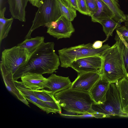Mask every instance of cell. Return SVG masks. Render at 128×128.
<instances>
[{
	"mask_svg": "<svg viewBox=\"0 0 128 128\" xmlns=\"http://www.w3.org/2000/svg\"><path fill=\"white\" fill-rule=\"evenodd\" d=\"M101 77L110 83H116L125 77L124 62L117 42L106 50L102 55Z\"/></svg>",
	"mask_w": 128,
	"mask_h": 128,
	"instance_id": "4",
	"label": "cell"
},
{
	"mask_svg": "<svg viewBox=\"0 0 128 128\" xmlns=\"http://www.w3.org/2000/svg\"><path fill=\"white\" fill-rule=\"evenodd\" d=\"M38 8L25 39L31 38V33L35 29L40 26L47 28L51 22L57 21L62 16L58 0H41Z\"/></svg>",
	"mask_w": 128,
	"mask_h": 128,
	"instance_id": "7",
	"label": "cell"
},
{
	"mask_svg": "<svg viewBox=\"0 0 128 128\" xmlns=\"http://www.w3.org/2000/svg\"><path fill=\"white\" fill-rule=\"evenodd\" d=\"M14 82L20 92L28 102L35 105L47 114L50 113H56L54 110L38 98L32 90L26 87L21 82L16 80Z\"/></svg>",
	"mask_w": 128,
	"mask_h": 128,
	"instance_id": "11",
	"label": "cell"
},
{
	"mask_svg": "<svg viewBox=\"0 0 128 128\" xmlns=\"http://www.w3.org/2000/svg\"><path fill=\"white\" fill-rule=\"evenodd\" d=\"M103 59L102 56H95L80 58L72 62L70 67L78 74L88 72H98L101 75Z\"/></svg>",
	"mask_w": 128,
	"mask_h": 128,
	"instance_id": "8",
	"label": "cell"
},
{
	"mask_svg": "<svg viewBox=\"0 0 128 128\" xmlns=\"http://www.w3.org/2000/svg\"><path fill=\"white\" fill-rule=\"evenodd\" d=\"M102 26L103 30L106 38L105 40L106 41L109 37L112 36L114 30L117 29L121 25L112 18H110L102 20L99 22Z\"/></svg>",
	"mask_w": 128,
	"mask_h": 128,
	"instance_id": "23",
	"label": "cell"
},
{
	"mask_svg": "<svg viewBox=\"0 0 128 128\" xmlns=\"http://www.w3.org/2000/svg\"><path fill=\"white\" fill-rule=\"evenodd\" d=\"M31 54L26 50L17 46L5 49L2 51L0 68L5 84L12 86L15 84L13 74L26 63Z\"/></svg>",
	"mask_w": 128,
	"mask_h": 128,
	"instance_id": "3",
	"label": "cell"
},
{
	"mask_svg": "<svg viewBox=\"0 0 128 128\" xmlns=\"http://www.w3.org/2000/svg\"><path fill=\"white\" fill-rule=\"evenodd\" d=\"M88 8L90 13V16L94 14L96 12L98 6L95 0H85Z\"/></svg>",
	"mask_w": 128,
	"mask_h": 128,
	"instance_id": "25",
	"label": "cell"
},
{
	"mask_svg": "<svg viewBox=\"0 0 128 128\" xmlns=\"http://www.w3.org/2000/svg\"><path fill=\"white\" fill-rule=\"evenodd\" d=\"M43 36H37L34 38H26L17 46L25 49L30 54L32 53L44 42Z\"/></svg>",
	"mask_w": 128,
	"mask_h": 128,
	"instance_id": "21",
	"label": "cell"
},
{
	"mask_svg": "<svg viewBox=\"0 0 128 128\" xmlns=\"http://www.w3.org/2000/svg\"><path fill=\"white\" fill-rule=\"evenodd\" d=\"M6 8H4L0 11V44L2 40L6 38L11 29L14 18L12 16L7 18L4 17Z\"/></svg>",
	"mask_w": 128,
	"mask_h": 128,
	"instance_id": "20",
	"label": "cell"
},
{
	"mask_svg": "<svg viewBox=\"0 0 128 128\" xmlns=\"http://www.w3.org/2000/svg\"><path fill=\"white\" fill-rule=\"evenodd\" d=\"M72 83L68 77L52 74L47 78L45 88L54 95L58 92L70 88Z\"/></svg>",
	"mask_w": 128,
	"mask_h": 128,
	"instance_id": "12",
	"label": "cell"
},
{
	"mask_svg": "<svg viewBox=\"0 0 128 128\" xmlns=\"http://www.w3.org/2000/svg\"><path fill=\"white\" fill-rule=\"evenodd\" d=\"M125 16L126 19L124 22V26L128 32V15L125 14Z\"/></svg>",
	"mask_w": 128,
	"mask_h": 128,
	"instance_id": "30",
	"label": "cell"
},
{
	"mask_svg": "<svg viewBox=\"0 0 128 128\" xmlns=\"http://www.w3.org/2000/svg\"><path fill=\"white\" fill-rule=\"evenodd\" d=\"M41 0H29L31 4L34 6L38 8L40 4Z\"/></svg>",
	"mask_w": 128,
	"mask_h": 128,
	"instance_id": "29",
	"label": "cell"
},
{
	"mask_svg": "<svg viewBox=\"0 0 128 128\" xmlns=\"http://www.w3.org/2000/svg\"><path fill=\"white\" fill-rule=\"evenodd\" d=\"M116 84L119 92L123 113H128V80L124 77Z\"/></svg>",
	"mask_w": 128,
	"mask_h": 128,
	"instance_id": "19",
	"label": "cell"
},
{
	"mask_svg": "<svg viewBox=\"0 0 128 128\" xmlns=\"http://www.w3.org/2000/svg\"><path fill=\"white\" fill-rule=\"evenodd\" d=\"M65 0L71 7L78 11V9L77 0Z\"/></svg>",
	"mask_w": 128,
	"mask_h": 128,
	"instance_id": "27",
	"label": "cell"
},
{
	"mask_svg": "<svg viewBox=\"0 0 128 128\" xmlns=\"http://www.w3.org/2000/svg\"><path fill=\"white\" fill-rule=\"evenodd\" d=\"M106 41L105 40L104 41L96 40L92 44V47L93 48L97 49L101 48L102 46L103 42Z\"/></svg>",
	"mask_w": 128,
	"mask_h": 128,
	"instance_id": "28",
	"label": "cell"
},
{
	"mask_svg": "<svg viewBox=\"0 0 128 128\" xmlns=\"http://www.w3.org/2000/svg\"><path fill=\"white\" fill-rule=\"evenodd\" d=\"M53 42H44L32 53L28 61L14 74V81L27 72L42 74H52L60 65L59 56L55 52Z\"/></svg>",
	"mask_w": 128,
	"mask_h": 128,
	"instance_id": "1",
	"label": "cell"
},
{
	"mask_svg": "<svg viewBox=\"0 0 128 128\" xmlns=\"http://www.w3.org/2000/svg\"><path fill=\"white\" fill-rule=\"evenodd\" d=\"M56 21V26L48 28L47 32L58 40L70 38L75 31L71 22L62 16Z\"/></svg>",
	"mask_w": 128,
	"mask_h": 128,
	"instance_id": "10",
	"label": "cell"
},
{
	"mask_svg": "<svg viewBox=\"0 0 128 128\" xmlns=\"http://www.w3.org/2000/svg\"><path fill=\"white\" fill-rule=\"evenodd\" d=\"M20 78L23 84L30 89L38 90L45 88L47 78L42 74L27 72L23 74Z\"/></svg>",
	"mask_w": 128,
	"mask_h": 128,
	"instance_id": "13",
	"label": "cell"
},
{
	"mask_svg": "<svg viewBox=\"0 0 128 128\" xmlns=\"http://www.w3.org/2000/svg\"></svg>",
	"mask_w": 128,
	"mask_h": 128,
	"instance_id": "31",
	"label": "cell"
},
{
	"mask_svg": "<svg viewBox=\"0 0 128 128\" xmlns=\"http://www.w3.org/2000/svg\"><path fill=\"white\" fill-rule=\"evenodd\" d=\"M62 16L70 21L73 20L76 16V10L71 7L65 0H58Z\"/></svg>",
	"mask_w": 128,
	"mask_h": 128,
	"instance_id": "22",
	"label": "cell"
},
{
	"mask_svg": "<svg viewBox=\"0 0 128 128\" xmlns=\"http://www.w3.org/2000/svg\"><path fill=\"white\" fill-rule=\"evenodd\" d=\"M29 0H8L9 10L13 18L20 21H26V8Z\"/></svg>",
	"mask_w": 128,
	"mask_h": 128,
	"instance_id": "15",
	"label": "cell"
},
{
	"mask_svg": "<svg viewBox=\"0 0 128 128\" xmlns=\"http://www.w3.org/2000/svg\"><path fill=\"white\" fill-rule=\"evenodd\" d=\"M78 11L84 15L90 16V13L88 8L85 0H77Z\"/></svg>",
	"mask_w": 128,
	"mask_h": 128,
	"instance_id": "24",
	"label": "cell"
},
{
	"mask_svg": "<svg viewBox=\"0 0 128 128\" xmlns=\"http://www.w3.org/2000/svg\"><path fill=\"white\" fill-rule=\"evenodd\" d=\"M115 38L118 44L123 58L125 70V77L128 80V38L123 37L116 30Z\"/></svg>",
	"mask_w": 128,
	"mask_h": 128,
	"instance_id": "18",
	"label": "cell"
},
{
	"mask_svg": "<svg viewBox=\"0 0 128 128\" xmlns=\"http://www.w3.org/2000/svg\"><path fill=\"white\" fill-rule=\"evenodd\" d=\"M95 0L98 8L96 12L90 16L92 21L99 23L104 20L112 18L114 19V15L110 8L102 0Z\"/></svg>",
	"mask_w": 128,
	"mask_h": 128,
	"instance_id": "17",
	"label": "cell"
},
{
	"mask_svg": "<svg viewBox=\"0 0 128 128\" xmlns=\"http://www.w3.org/2000/svg\"><path fill=\"white\" fill-rule=\"evenodd\" d=\"M101 77L100 74L96 72L78 73L77 77L72 83L70 88L88 92Z\"/></svg>",
	"mask_w": 128,
	"mask_h": 128,
	"instance_id": "9",
	"label": "cell"
},
{
	"mask_svg": "<svg viewBox=\"0 0 128 128\" xmlns=\"http://www.w3.org/2000/svg\"><path fill=\"white\" fill-rule=\"evenodd\" d=\"M110 84L101 77L91 89L89 92L95 103L100 104L104 102Z\"/></svg>",
	"mask_w": 128,
	"mask_h": 128,
	"instance_id": "14",
	"label": "cell"
},
{
	"mask_svg": "<svg viewBox=\"0 0 128 128\" xmlns=\"http://www.w3.org/2000/svg\"><path fill=\"white\" fill-rule=\"evenodd\" d=\"M92 108L94 112V117L97 118L119 116L123 113L119 92L116 83L110 84L104 102L100 104L94 103Z\"/></svg>",
	"mask_w": 128,
	"mask_h": 128,
	"instance_id": "5",
	"label": "cell"
},
{
	"mask_svg": "<svg viewBox=\"0 0 128 128\" xmlns=\"http://www.w3.org/2000/svg\"><path fill=\"white\" fill-rule=\"evenodd\" d=\"M90 43L68 48H64L58 51L60 66L67 68L74 61L84 57L97 56H102L104 52L110 46L108 44L103 45L100 48L96 49Z\"/></svg>",
	"mask_w": 128,
	"mask_h": 128,
	"instance_id": "6",
	"label": "cell"
},
{
	"mask_svg": "<svg viewBox=\"0 0 128 128\" xmlns=\"http://www.w3.org/2000/svg\"><path fill=\"white\" fill-rule=\"evenodd\" d=\"M61 116H71L72 117H76L77 118H86V117H94L93 116L92 114H81L80 115H67V114H62V113L60 114Z\"/></svg>",
	"mask_w": 128,
	"mask_h": 128,
	"instance_id": "26",
	"label": "cell"
},
{
	"mask_svg": "<svg viewBox=\"0 0 128 128\" xmlns=\"http://www.w3.org/2000/svg\"><path fill=\"white\" fill-rule=\"evenodd\" d=\"M36 96L44 103L60 114L62 113L61 108L50 92L47 90H33Z\"/></svg>",
	"mask_w": 128,
	"mask_h": 128,
	"instance_id": "16",
	"label": "cell"
},
{
	"mask_svg": "<svg viewBox=\"0 0 128 128\" xmlns=\"http://www.w3.org/2000/svg\"><path fill=\"white\" fill-rule=\"evenodd\" d=\"M54 96L61 108L68 112L92 115L94 113L92 106L95 103L89 92L69 88L56 93Z\"/></svg>",
	"mask_w": 128,
	"mask_h": 128,
	"instance_id": "2",
	"label": "cell"
}]
</instances>
